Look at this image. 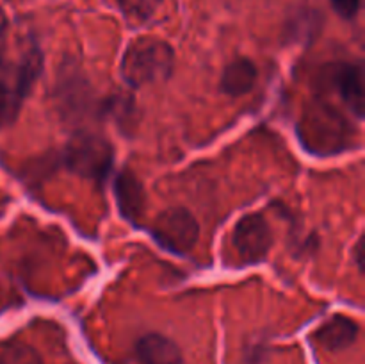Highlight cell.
I'll return each instance as SVG.
<instances>
[{
  "instance_id": "cell-9",
  "label": "cell",
  "mask_w": 365,
  "mask_h": 364,
  "mask_svg": "<svg viewBox=\"0 0 365 364\" xmlns=\"http://www.w3.org/2000/svg\"><path fill=\"white\" fill-rule=\"evenodd\" d=\"M356 335H359L356 321H353L348 316H342V314H337V316L324 321L316 330L314 338L324 350L341 352V350L348 348L356 341Z\"/></svg>"
},
{
  "instance_id": "cell-11",
  "label": "cell",
  "mask_w": 365,
  "mask_h": 364,
  "mask_svg": "<svg viewBox=\"0 0 365 364\" xmlns=\"http://www.w3.org/2000/svg\"><path fill=\"white\" fill-rule=\"evenodd\" d=\"M259 70L248 57H237L227 64L221 75V91L230 96L246 95L255 86Z\"/></svg>"
},
{
  "instance_id": "cell-10",
  "label": "cell",
  "mask_w": 365,
  "mask_h": 364,
  "mask_svg": "<svg viewBox=\"0 0 365 364\" xmlns=\"http://www.w3.org/2000/svg\"><path fill=\"white\" fill-rule=\"evenodd\" d=\"M135 353L141 364H182V352L177 343L157 332L139 338Z\"/></svg>"
},
{
  "instance_id": "cell-4",
  "label": "cell",
  "mask_w": 365,
  "mask_h": 364,
  "mask_svg": "<svg viewBox=\"0 0 365 364\" xmlns=\"http://www.w3.org/2000/svg\"><path fill=\"white\" fill-rule=\"evenodd\" d=\"M64 163L70 171L89 181L102 182L114 163V148L95 132H78L64 148Z\"/></svg>"
},
{
  "instance_id": "cell-6",
  "label": "cell",
  "mask_w": 365,
  "mask_h": 364,
  "mask_svg": "<svg viewBox=\"0 0 365 364\" xmlns=\"http://www.w3.org/2000/svg\"><path fill=\"white\" fill-rule=\"evenodd\" d=\"M232 243L245 264L260 263L273 246V232L262 214H246L235 223Z\"/></svg>"
},
{
  "instance_id": "cell-3",
  "label": "cell",
  "mask_w": 365,
  "mask_h": 364,
  "mask_svg": "<svg viewBox=\"0 0 365 364\" xmlns=\"http://www.w3.org/2000/svg\"><path fill=\"white\" fill-rule=\"evenodd\" d=\"M303 145L316 153H335L348 148L353 138L351 123L344 114L327 102H314L299 121Z\"/></svg>"
},
{
  "instance_id": "cell-14",
  "label": "cell",
  "mask_w": 365,
  "mask_h": 364,
  "mask_svg": "<svg viewBox=\"0 0 365 364\" xmlns=\"http://www.w3.org/2000/svg\"><path fill=\"white\" fill-rule=\"evenodd\" d=\"M331 7L337 14H341L346 20H351L360 11V0H330Z\"/></svg>"
},
{
  "instance_id": "cell-12",
  "label": "cell",
  "mask_w": 365,
  "mask_h": 364,
  "mask_svg": "<svg viewBox=\"0 0 365 364\" xmlns=\"http://www.w3.org/2000/svg\"><path fill=\"white\" fill-rule=\"evenodd\" d=\"M0 364H43V359L27 343L9 341L0 348Z\"/></svg>"
},
{
  "instance_id": "cell-2",
  "label": "cell",
  "mask_w": 365,
  "mask_h": 364,
  "mask_svg": "<svg viewBox=\"0 0 365 364\" xmlns=\"http://www.w3.org/2000/svg\"><path fill=\"white\" fill-rule=\"evenodd\" d=\"M173 70V46L153 36L132 39L121 57V75L132 88H143V86L168 81Z\"/></svg>"
},
{
  "instance_id": "cell-1",
  "label": "cell",
  "mask_w": 365,
  "mask_h": 364,
  "mask_svg": "<svg viewBox=\"0 0 365 364\" xmlns=\"http://www.w3.org/2000/svg\"><path fill=\"white\" fill-rule=\"evenodd\" d=\"M41 70L43 54L34 39H29L16 59H7V43L0 45V131L14 123Z\"/></svg>"
},
{
  "instance_id": "cell-5",
  "label": "cell",
  "mask_w": 365,
  "mask_h": 364,
  "mask_svg": "<svg viewBox=\"0 0 365 364\" xmlns=\"http://www.w3.org/2000/svg\"><path fill=\"white\" fill-rule=\"evenodd\" d=\"M152 234L163 248L184 256L195 248L200 238V225L191 211L171 207L163 211L153 221Z\"/></svg>"
},
{
  "instance_id": "cell-13",
  "label": "cell",
  "mask_w": 365,
  "mask_h": 364,
  "mask_svg": "<svg viewBox=\"0 0 365 364\" xmlns=\"http://www.w3.org/2000/svg\"><path fill=\"white\" fill-rule=\"evenodd\" d=\"M121 13L134 21H146L159 11L164 0H114Z\"/></svg>"
},
{
  "instance_id": "cell-7",
  "label": "cell",
  "mask_w": 365,
  "mask_h": 364,
  "mask_svg": "<svg viewBox=\"0 0 365 364\" xmlns=\"http://www.w3.org/2000/svg\"><path fill=\"white\" fill-rule=\"evenodd\" d=\"M324 86L339 91L342 102L356 118L364 116V71L359 64H331L324 70Z\"/></svg>"
},
{
  "instance_id": "cell-8",
  "label": "cell",
  "mask_w": 365,
  "mask_h": 364,
  "mask_svg": "<svg viewBox=\"0 0 365 364\" xmlns=\"http://www.w3.org/2000/svg\"><path fill=\"white\" fill-rule=\"evenodd\" d=\"M114 195H116L118 207L121 216L127 218L132 223H139L145 214V189L130 170H123L114 182Z\"/></svg>"
},
{
  "instance_id": "cell-15",
  "label": "cell",
  "mask_w": 365,
  "mask_h": 364,
  "mask_svg": "<svg viewBox=\"0 0 365 364\" xmlns=\"http://www.w3.org/2000/svg\"><path fill=\"white\" fill-rule=\"evenodd\" d=\"M355 253H356V261H359V268L362 270V257H364V238L359 239V243H356V248H355Z\"/></svg>"
}]
</instances>
